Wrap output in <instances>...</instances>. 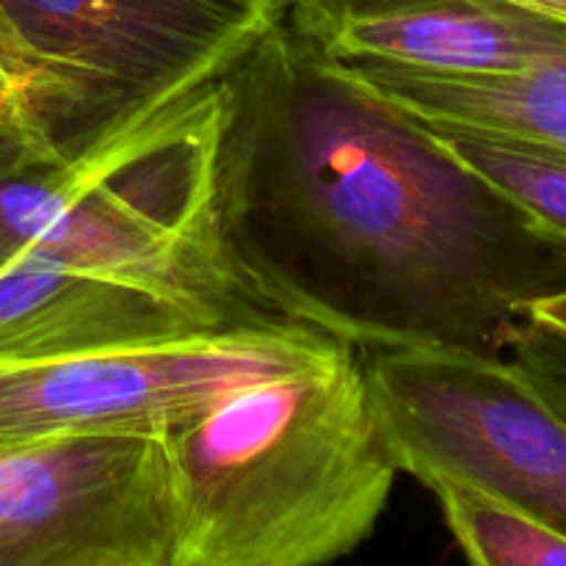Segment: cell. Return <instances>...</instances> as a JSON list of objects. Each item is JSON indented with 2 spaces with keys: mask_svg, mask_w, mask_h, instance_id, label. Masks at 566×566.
<instances>
[{
  "mask_svg": "<svg viewBox=\"0 0 566 566\" xmlns=\"http://www.w3.org/2000/svg\"><path fill=\"white\" fill-rule=\"evenodd\" d=\"M213 213L263 310L363 352L503 354L566 241L285 20L224 72Z\"/></svg>",
  "mask_w": 566,
  "mask_h": 566,
  "instance_id": "cell-1",
  "label": "cell"
},
{
  "mask_svg": "<svg viewBox=\"0 0 566 566\" xmlns=\"http://www.w3.org/2000/svg\"><path fill=\"white\" fill-rule=\"evenodd\" d=\"M160 437L169 566H329L370 539L398 479L352 346L232 387Z\"/></svg>",
  "mask_w": 566,
  "mask_h": 566,
  "instance_id": "cell-2",
  "label": "cell"
},
{
  "mask_svg": "<svg viewBox=\"0 0 566 566\" xmlns=\"http://www.w3.org/2000/svg\"><path fill=\"white\" fill-rule=\"evenodd\" d=\"M224 72L75 155L55 153L22 103L0 111V271L39 263L153 276L260 307L216 232Z\"/></svg>",
  "mask_w": 566,
  "mask_h": 566,
  "instance_id": "cell-3",
  "label": "cell"
},
{
  "mask_svg": "<svg viewBox=\"0 0 566 566\" xmlns=\"http://www.w3.org/2000/svg\"><path fill=\"white\" fill-rule=\"evenodd\" d=\"M296 0H0L28 66L22 111L75 155L219 77Z\"/></svg>",
  "mask_w": 566,
  "mask_h": 566,
  "instance_id": "cell-4",
  "label": "cell"
},
{
  "mask_svg": "<svg viewBox=\"0 0 566 566\" xmlns=\"http://www.w3.org/2000/svg\"><path fill=\"white\" fill-rule=\"evenodd\" d=\"M363 370L398 473L475 486L566 534V420L503 354L374 348Z\"/></svg>",
  "mask_w": 566,
  "mask_h": 566,
  "instance_id": "cell-5",
  "label": "cell"
},
{
  "mask_svg": "<svg viewBox=\"0 0 566 566\" xmlns=\"http://www.w3.org/2000/svg\"><path fill=\"white\" fill-rule=\"evenodd\" d=\"M346 343L285 318L180 340L0 365V448L94 431L164 434L232 387L310 368Z\"/></svg>",
  "mask_w": 566,
  "mask_h": 566,
  "instance_id": "cell-6",
  "label": "cell"
},
{
  "mask_svg": "<svg viewBox=\"0 0 566 566\" xmlns=\"http://www.w3.org/2000/svg\"><path fill=\"white\" fill-rule=\"evenodd\" d=\"M164 437L94 431L0 448V566H169Z\"/></svg>",
  "mask_w": 566,
  "mask_h": 566,
  "instance_id": "cell-7",
  "label": "cell"
},
{
  "mask_svg": "<svg viewBox=\"0 0 566 566\" xmlns=\"http://www.w3.org/2000/svg\"><path fill=\"white\" fill-rule=\"evenodd\" d=\"M269 318L280 315L153 276L39 263L0 271V365L180 340Z\"/></svg>",
  "mask_w": 566,
  "mask_h": 566,
  "instance_id": "cell-8",
  "label": "cell"
},
{
  "mask_svg": "<svg viewBox=\"0 0 566 566\" xmlns=\"http://www.w3.org/2000/svg\"><path fill=\"white\" fill-rule=\"evenodd\" d=\"M321 55L429 72H509L566 53V25L495 0H296Z\"/></svg>",
  "mask_w": 566,
  "mask_h": 566,
  "instance_id": "cell-9",
  "label": "cell"
},
{
  "mask_svg": "<svg viewBox=\"0 0 566 566\" xmlns=\"http://www.w3.org/2000/svg\"><path fill=\"white\" fill-rule=\"evenodd\" d=\"M337 64L359 86L437 130L475 133L566 155V53L509 72Z\"/></svg>",
  "mask_w": 566,
  "mask_h": 566,
  "instance_id": "cell-10",
  "label": "cell"
},
{
  "mask_svg": "<svg viewBox=\"0 0 566 566\" xmlns=\"http://www.w3.org/2000/svg\"><path fill=\"white\" fill-rule=\"evenodd\" d=\"M470 566H566V534L457 481L429 486Z\"/></svg>",
  "mask_w": 566,
  "mask_h": 566,
  "instance_id": "cell-11",
  "label": "cell"
},
{
  "mask_svg": "<svg viewBox=\"0 0 566 566\" xmlns=\"http://www.w3.org/2000/svg\"><path fill=\"white\" fill-rule=\"evenodd\" d=\"M437 142L470 171L506 193L551 232L566 241V155L531 144L475 136V133L437 130Z\"/></svg>",
  "mask_w": 566,
  "mask_h": 566,
  "instance_id": "cell-12",
  "label": "cell"
},
{
  "mask_svg": "<svg viewBox=\"0 0 566 566\" xmlns=\"http://www.w3.org/2000/svg\"><path fill=\"white\" fill-rule=\"evenodd\" d=\"M506 363L531 390L566 420V335L539 321L523 318L503 346Z\"/></svg>",
  "mask_w": 566,
  "mask_h": 566,
  "instance_id": "cell-13",
  "label": "cell"
},
{
  "mask_svg": "<svg viewBox=\"0 0 566 566\" xmlns=\"http://www.w3.org/2000/svg\"><path fill=\"white\" fill-rule=\"evenodd\" d=\"M28 88V66L14 31L0 9V111L22 103Z\"/></svg>",
  "mask_w": 566,
  "mask_h": 566,
  "instance_id": "cell-14",
  "label": "cell"
},
{
  "mask_svg": "<svg viewBox=\"0 0 566 566\" xmlns=\"http://www.w3.org/2000/svg\"><path fill=\"white\" fill-rule=\"evenodd\" d=\"M525 318L539 321V324L553 326V329L564 332L566 335V291H558V293H553V296L539 298L536 304H531V310Z\"/></svg>",
  "mask_w": 566,
  "mask_h": 566,
  "instance_id": "cell-15",
  "label": "cell"
},
{
  "mask_svg": "<svg viewBox=\"0 0 566 566\" xmlns=\"http://www.w3.org/2000/svg\"><path fill=\"white\" fill-rule=\"evenodd\" d=\"M495 3L514 6V9L528 11V14L547 17V20L566 25V0H495Z\"/></svg>",
  "mask_w": 566,
  "mask_h": 566,
  "instance_id": "cell-16",
  "label": "cell"
}]
</instances>
